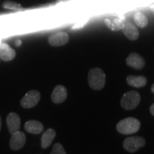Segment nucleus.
Returning <instances> with one entry per match:
<instances>
[{"label": "nucleus", "instance_id": "f257e3e1", "mask_svg": "<svg viewBox=\"0 0 154 154\" xmlns=\"http://www.w3.org/2000/svg\"><path fill=\"white\" fill-rule=\"evenodd\" d=\"M88 81L92 89L100 90L105 86L106 75L101 69H92L88 72Z\"/></svg>", "mask_w": 154, "mask_h": 154}, {"label": "nucleus", "instance_id": "f03ea898", "mask_svg": "<svg viewBox=\"0 0 154 154\" xmlns=\"http://www.w3.org/2000/svg\"><path fill=\"white\" fill-rule=\"evenodd\" d=\"M140 126V121L138 119L129 117L119 121L116 125V129L121 134L128 135L137 132Z\"/></svg>", "mask_w": 154, "mask_h": 154}, {"label": "nucleus", "instance_id": "7ed1b4c3", "mask_svg": "<svg viewBox=\"0 0 154 154\" xmlns=\"http://www.w3.org/2000/svg\"><path fill=\"white\" fill-rule=\"evenodd\" d=\"M140 94L137 91H130L124 94L121 100V106L126 110H131L139 104Z\"/></svg>", "mask_w": 154, "mask_h": 154}, {"label": "nucleus", "instance_id": "20e7f679", "mask_svg": "<svg viewBox=\"0 0 154 154\" xmlns=\"http://www.w3.org/2000/svg\"><path fill=\"white\" fill-rule=\"evenodd\" d=\"M145 144L146 140L140 136H133L126 138L123 143V146L126 151L134 153L137 151L140 148L143 147Z\"/></svg>", "mask_w": 154, "mask_h": 154}, {"label": "nucleus", "instance_id": "39448f33", "mask_svg": "<svg viewBox=\"0 0 154 154\" xmlns=\"http://www.w3.org/2000/svg\"><path fill=\"white\" fill-rule=\"evenodd\" d=\"M40 98H41V94L39 91H36V90H31L25 94L21 100V105L25 109L34 107L39 101Z\"/></svg>", "mask_w": 154, "mask_h": 154}, {"label": "nucleus", "instance_id": "423d86ee", "mask_svg": "<svg viewBox=\"0 0 154 154\" xmlns=\"http://www.w3.org/2000/svg\"><path fill=\"white\" fill-rule=\"evenodd\" d=\"M26 143V136L22 131H17L11 135V138L9 142L10 148L14 151L21 149Z\"/></svg>", "mask_w": 154, "mask_h": 154}, {"label": "nucleus", "instance_id": "0eeeda50", "mask_svg": "<svg viewBox=\"0 0 154 154\" xmlns=\"http://www.w3.org/2000/svg\"><path fill=\"white\" fill-rule=\"evenodd\" d=\"M69 41V36L66 32H59L50 36L48 42L53 47H59L65 45Z\"/></svg>", "mask_w": 154, "mask_h": 154}, {"label": "nucleus", "instance_id": "6e6552de", "mask_svg": "<svg viewBox=\"0 0 154 154\" xmlns=\"http://www.w3.org/2000/svg\"><path fill=\"white\" fill-rule=\"evenodd\" d=\"M104 22L111 31L116 32L122 30L126 22L124 19L119 18L118 17H109L104 19Z\"/></svg>", "mask_w": 154, "mask_h": 154}, {"label": "nucleus", "instance_id": "1a4fd4ad", "mask_svg": "<svg viewBox=\"0 0 154 154\" xmlns=\"http://www.w3.org/2000/svg\"><path fill=\"white\" fill-rule=\"evenodd\" d=\"M126 63L134 69H143L145 66V60L137 53H131L126 58Z\"/></svg>", "mask_w": 154, "mask_h": 154}, {"label": "nucleus", "instance_id": "9d476101", "mask_svg": "<svg viewBox=\"0 0 154 154\" xmlns=\"http://www.w3.org/2000/svg\"><path fill=\"white\" fill-rule=\"evenodd\" d=\"M67 90L63 86L58 85L53 90L51 94V100L55 103H61L66 100Z\"/></svg>", "mask_w": 154, "mask_h": 154}, {"label": "nucleus", "instance_id": "9b49d317", "mask_svg": "<svg viewBox=\"0 0 154 154\" xmlns=\"http://www.w3.org/2000/svg\"><path fill=\"white\" fill-rule=\"evenodd\" d=\"M7 124L9 132L11 134L14 132L19 131L20 128L21 121L19 115L16 113H10L7 116Z\"/></svg>", "mask_w": 154, "mask_h": 154}, {"label": "nucleus", "instance_id": "f8f14e48", "mask_svg": "<svg viewBox=\"0 0 154 154\" xmlns=\"http://www.w3.org/2000/svg\"><path fill=\"white\" fill-rule=\"evenodd\" d=\"M123 32H124V35L126 36L128 39L136 40L139 36V32L136 25L133 24L131 22H125L124 28L122 29Z\"/></svg>", "mask_w": 154, "mask_h": 154}, {"label": "nucleus", "instance_id": "ddd939ff", "mask_svg": "<svg viewBox=\"0 0 154 154\" xmlns=\"http://www.w3.org/2000/svg\"><path fill=\"white\" fill-rule=\"evenodd\" d=\"M16 51L7 44L0 43V59L8 61L14 59Z\"/></svg>", "mask_w": 154, "mask_h": 154}, {"label": "nucleus", "instance_id": "4468645a", "mask_svg": "<svg viewBox=\"0 0 154 154\" xmlns=\"http://www.w3.org/2000/svg\"><path fill=\"white\" fill-rule=\"evenodd\" d=\"M24 128L26 131L31 134H38L43 131L44 126L39 121L31 120L26 122L24 125Z\"/></svg>", "mask_w": 154, "mask_h": 154}, {"label": "nucleus", "instance_id": "2eb2a0df", "mask_svg": "<svg viewBox=\"0 0 154 154\" xmlns=\"http://www.w3.org/2000/svg\"><path fill=\"white\" fill-rule=\"evenodd\" d=\"M56 136V131L53 128H49L44 133L42 136V147L48 148L51 145Z\"/></svg>", "mask_w": 154, "mask_h": 154}, {"label": "nucleus", "instance_id": "dca6fc26", "mask_svg": "<svg viewBox=\"0 0 154 154\" xmlns=\"http://www.w3.org/2000/svg\"><path fill=\"white\" fill-rule=\"evenodd\" d=\"M127 83L132 86L136 88L143 87L147 83V79L143 76H128L126 79Z\"/></svg>", "mask_w": 154, "mask_h": 154}, {"label": "nucleus", "instance_id": "f3484780", "mask_svg": "<svg viewBox=\"0 0 154 154\" xmlns=\"http://www.w3.org/2000/svg\"><path fill=\"white\" fill-rule=\"evenodd\" d=\"M134 19L136 26H138L140 28L146 27V26H147L148 24H149V20H148L146 15H144L143 13L139 12V11L135 13Z\"/></svg>", "mask_w": 154, "mask_h": 154}, {"label": "nucleus", "instance_id": "a211bd4d", "mask_svg": "<svg viewBox=\"0 0 154 154\" xmlns=\"http://www.w3.org/2000/svg\"><path fill=\"white\" fill-rule=\"evenodd\" d=\"M2 6L5 9H11V10H19L22 9V7L19 4L14 2H5Z\"/></svg>", "mask_w": 154, "mask_h": 154}, {"label": "nucleus", "instance_id": "6ab92c4d", "mask_svg": "<svg viewBox=\"0 0 154 154\" xmlns=\"http://www.w3.org/2000/svg\"><path fill=\"white\" fill-rule=\"evenodd\" d=\"M50 154H66L63 146L61 143H55L53 146L52 151Z\"/></svg>", "mask_w": 154, "mask_h": 154}, {"label": "nucleus", "instance_id": "aec40b11", "mask_svg": "<svg viewBox=\"0 0 154 154\" xmlns=\"http://www.w3.org/2000/svg\"><path fill=\"white\" fill-rule=\"evenodd\" d=\"M150 112L153 116H154V103L150 107Z\"/></svg>", "mask_w": 154, "mask_h": 154}, {"label": "nucleus", "instance_id": "412c9836", "mask_svg": "<svg viewBox=\"0 0 154 154\" xmlns=\"http://www.w3.org/2000/svg\"><path fill=\"white\" fill-rule=\"evenodd\" d=\"M21 44H22V42L20 41V40H17L16 42V45L17 46H20Z\"/></svg>", "mask_w": 154, "mask_h": 154}, {"label": "nucleus", "instance_id": "4be33fe9", "mask_svg": "<svg viewBox=\"0 0 154 154\" xmlns=\"http://www.w3.org/2000/svg\"><path fill=\"white\" fill-rule=\"evenodd\" d=\"M151 91L153 92V93L154 94V84H153V85H152V86H151Z\"/></svg>", "mask_w": 154, "mask_h": 154}, {"label": "nucleus", "instance_id": "5701e85b", "mask_svg": "<svg viewBox=\"0 0 154 154\" xmlns=\"http://www.w3.org/2000/svg\"><path fill=\"white\" fill-rule=\"evenodd\" d=\"M1 127H2V119H1V116H0V130H1Z\"/></svg>", "mask_w": 154, "mask_h": 154}, {"label": "nucleus", "instance_id": "b1692460", "mask_svg": "<svg viewBox=\"0 0 154 154\" xmlns=\"http://www.w3.org/2000/svg\"><path fill=\"white\" fill-rule=\"evenodd\" d=\"M151 9H152V11H153V12L154 13V5L153 6V7H151Z\"/></svg>", "mask_w": 154, "mask_h": 154}]
</instances>
